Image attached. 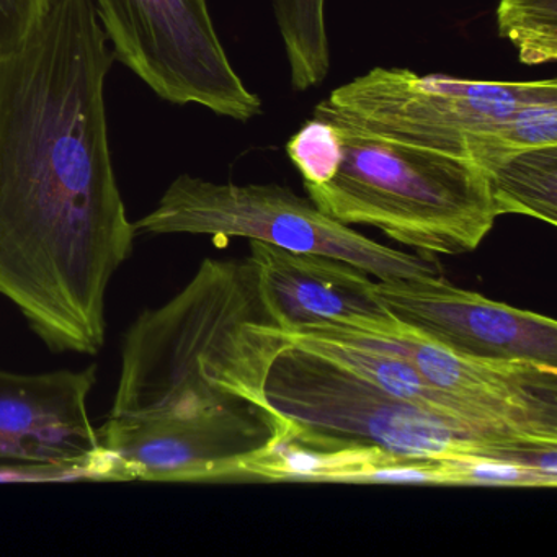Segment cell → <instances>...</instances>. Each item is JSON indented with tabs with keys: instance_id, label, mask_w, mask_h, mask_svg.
Returning <instances> with one entry per match:
<instances>
[{
	"instance_id": "6da1fadb",
	"label": "cell",
	"mask_w": 557,
	"mask_h": 557,
	"mask_svg": "<svg viewBox=\"0 0 557 557\" xmlns=\"http://www.w3.org/2000/svg\"><path fill=\"white\" fill-rule=\"evenodd\" d=\"M107 41L94 0H53L0 54V295L53 351L99 354L107 289L135 244L110 154Z\"/></svg>"
},
{
	"instance_id": "7a4b0ae2",
	"label": "cell",
	"mask_w": 557,
	"mask_h": 557,
	"mask_svg": "<svg viewBox=\"0 0 557 557\" xmlns=\"http://www.w3.org/2000/svg\"><path fill=\"white\" fill-rule=\"evenodd\" d=\"M289 345L250 257L203 260L177 296L143 311L126 332L110 417L272 410L267 376Z\"/></svg>"
},
{
	"instance_id": "3957f363",
	"label": "cell",
	"mask_w": 557,
	"mask_h": 557,
	"mask_svg": "<svg viewBox=\"0 0 557 557\" xmlns=\"http://www.w3.org/2000/svg\"><path fill=\"white\" fill-rule=\"evenodd\" d=\"M335 126L341 156L309 200L332 220L380 230L422 256L478 249L500 218L487 172L471 159L367 132L315 106Z\"/></svg>"
},
{
	"instance_id": "277c9868",
	"label": "cell",
	"mask_w": 557,
	"mask_h": 557,
	"mask_svg": "<svg viewBox=\"0 0 557 557\" xmlns=\"http://www.w3.org/2000/svg\"><path fill=\"white\" fill-rule=\"evenodd\" d=\"M337 119L491 172L511 152L557 145V79H461L374 67L319 102Z\"/></svg>"
},
{
	"instance_id": "5b68a950",
	"label": "cell",
	"mask_w": 557,
	"mask_h": 557,
	"mask_svg": "<svg viewBox=\"0 0 557 557\" xmlns=\"http://www.w3.org/2000/svg\"><path fill=\"white\" fill-rule=\"evenodd\" d=\"M265 397L286 432L309 442L380 449L403 458L513 459L557 474V442L478 429L426 412L295 345L273 360Z\"/></svg>"
},
{
	"instance_id": "8992f818",
	"label": "cell",
	"mask_w": 557,
	"mask_h": 557,
	"mask_svg": "<svg viewBox=\"0 0 557 557\" xmlns=\"http://www.w3.org/2000/svg\"><path fill=\"white\" fill-rule=\"evenodd\" d=\"M133 226L136 233L246 237L292 252L321 253L358 267L376 282L442 275L435 257L383 246L278 184H216L182 174L158 208Z\"/></svg>"
},
{
	"instance_id": "52a82bcc",
	"label": "cell",
	"mask_w": 557,
	"mask_h": 557,
	"mask_svg": "<svg viewBox=\"0 0 557 557\" xmlns=\"http://www.w3.org/2000/svg\"><path fill=\"white\" fill-rule=\"evenodd\" d=\"M112 54L156 96L247 123L262 100L247 89L218 37L207 0H96Z\"/></svg>"
},
{
	"instance_id": "ba28073f",
	"label": "cell",
	"mask_w": 557,
	"mask_h": 557,
	"mask_svg": "<svg viewBox=\"0 0 557 557\" xmlns=\"http://www.w3.org/2000/svg\"><path fill=\"white\" fill-rule=\"evenodd\" d=\"M283 429L273 410L240 407L194 417H109L97 433L116 481L243 482L246 466Z\"/></svg>"
},
{
	"instance_id": "9c48e42d",
	"label": "cell",
	"mask_w": 557,
	"mask_h": 557,
	"mask_svg": "<svg viewBox=\"0 0 557 557\" xmlns=\"http://www.w3.org/2000/svg\"><path fill=\"white\" fill-rule=\"evenodd\" d=\"M384 308L407 331L461 357L557 368V322L458 288L442 275L376 282Z\"/></svg>"
},
{
	"instance_id": "30bf717a",
	"label": "cell",
	"mask_w": 557,
	"mask_h": 557,
	"mask_svg": "<svg viewBox=\"0 0 557 557\" xmlns=\"http://www.w3.org/2000/svg\"><path fill=\"white\" fill-rule=\"evenodd\" d=\"M367 334L381 347L412 361L432 386L482 422L530 438L557 442V368L461 357L406 327Z\"/></svg>"
},
{
	"instance_id": "8fae6325",
	"label": "cell",
	"mask_w": 557,
	"mask_h": 557,
	"mask_svg": "<svg viewBox=\"0 0 557 557\" xmlns=\"http://www.w3.org/2000/svg\"><path fill=\"white\" fill-rule=\"evenodd\" d=\"M97 367L18 374L0 370V461L87 462L102 453L87 399Z\"/></svg>"
},
{
	"instance_id": "7c38bea8",
	"label": "cell",
	"mask_w": 557,
	"mask_h": 557,
	"mask_svg": "<svg viewBox=\"0 0 557 557\" xmlns=\"http://www.w3.org/2000/svg\"><path fill=\"white\" fill-rule=\"evenodd\" d=\"M267 295L285 331L335 324L367 332L404 329L377 298L376 282L351 263L249 240Z\"/></svg>"
},
{
	"instance_id": "4fadbf2b",
	"label": "cell",
	"mask_w": 557,
	"mask_h": 557,
	"mask_svg": "<svg viewBox=\"0 0 557 557\" xmlns=\"http://www.w3.org/2000/svg\"><path fill=\"white\" fill-rule=\"evenodd\" d=\"M498 214L557 224V145L511 152L488 172Z\"/></svg>"
},
{
	"instance_id": "5bb4252c",
	"label": "cell",
	"mask_w": 557,
	"mask_h": 557,
	"mask_svg": "<svg viewBox=\"0 0 557 557\" xmlns=\"http://www.w3.org/2000/svg\"><path fill=\"white\" fill-rule=\"evenodd\" d=\"M273 14L295 77L324 76L331 70L325 0H272Z\"/></svg>"
},
{
	"instance_id": "9a60e30c",
	"label": "cell",
	"mask_w": 557,
	"mask_h": 557,
	"mask_svg": "<svg viewBox=\"0 0 557 557\" xmlns=\"http://www.w3.org/2000/svg\"><path fill=\"white\" fill-rule=\"evenodd\" d=\"M497 28L524 66L557 60V0H498Z\"/></svg>"
},
{
	"instance_id": "2e32d148",
	"label": "cell",
	"mask_w": 557,
	"mask_h": 557,
	"mask_svg": "<svg viewBox=\"0 0 557 557\" xmlns=\"http://www.w3.org/2000/svg\"><path fill=\"white\" fill-rule=\"evenodd\" d=\"M446 487L554 488L557 474L513 459L487 456H446Z\"/></svg>"
},
{
	"instance_id": "e0dca14e",
	"label": "cell",
	"mask_w": 557,
	"mask_h": 557,
	"mask_svg": "<svg viewBox=\"0 0 557 557\" xmlns=\"http://www.w3.org/2000/svg\"><path fill=\"white\" fill-rule=\"evenodd\" d=\"M77 481H116L115 466L103 448L96 459L87 462L0 461V484Z\"/></svg>"
},
{
	"instance_id": "ac0fdd59",
	"label": "cell",
	"mask_w": 557,
	"mask_h": 557,
	"mask_svg": "<svg viewBox=\"0 0 557 557\" xmlns=\"http://www.w3.org/2000/svg\"><path fill=\"white\" fill-rule=\"evenodd\" d=\"M51 4L53 0H0V54L15 50Z\"/></svg>"
}]
</instances>
